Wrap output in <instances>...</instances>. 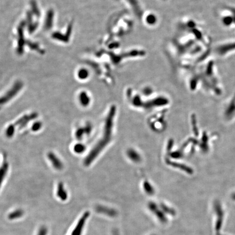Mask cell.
<instances>
[{"label":"cell","mask_w":235,"mask_h":235,"mask_svg":"<svg viewBox=\"0 0 235 235\" xmlns=\"http://www.w3.org/2000/svg\"><path fill=\"white\" fill-rule=\"evenodd\" d=\"M43 124L40 121H36L34 122L30 126V131L34 133L38 132L43 128Z\"/></svg>","instance_id":"cell-4"},{"label":"cell","mask_w":235,"mask_h":235,"mask_svg":"<svg viewBox=\"0 0 235 235\" xmlns=\"http://www.w3.org/2000/svg\"><path fill=\"white\" fill-rule=\"evenodd\" d=\"M15 132V126L13 124H10L6 128L5 135L7 138H11L14 136Z\"/></svg>","instance_id":"cell-5"},{"label":"cell","mask_w":235,"mask_h":235,"mask_svg":"<svg viewBox=\"0 0 235 235\" xmlns=\"http://www.w3.org/2000/svg\"><path fill=\"white\" fill-rule=\"evenodd\" d=\"M217 52L222 56L229 55L235 53V39L230 41L228 43L220 45L217 46Z\"/></svg>","instance_id":"cell-1"},{"label":"cell","mask_w":235,"mask_h":235,"mask_svg":"<svg viewBox=\"0 0 235 235\" xmlns=\"http://www.w3.org/2000/svg\"><path fill=\"white\" fill-rule=\"evenodd\" d=\"M88 76V72L86 71L85 69H81L80 71H79V76L80 78H84Z\"/></svg>","instance_id":"cell-6"},{"label":"cell","mask_w":235,"mask_h":235,"mask_svg":"<svg viewBox=\"0 0 235 235\" xmlns=\"http://www.w3.org/2000/svg\"><path fill=\"white\" fill-rule=\"evenodd\" d=\"M46 229H43L40 230V231L39 232V235H46Z\"/></svg>","instance_id":"cell-8"},{"label":"cell","mask_w":235,"mask_h":235,"mask_svg":"<svg viewBox=\"0 0 235 235\" xmlns=\"http://www.w3.org/2000/svg\"><path fill=\"white\" fill-rule=\"evenodd\" d=\"M47 160L53 168L56 170H61L62 169L63 165L61 162V160L58 156L52 151H49L46 154Z\"/></svg>","instance_id":"cell-2"},{"label":"cell","mask_w":235,"mask_h":235,"mask_svg":"<svg viewBox=\"0 0 235 235\" xmlns=\"http://www.w3.org/2000/svg\"><path fill=\"white\" fill-rule=\"evenodd\" d=\"M21 215V212L20 211H17L16 212H15L13 213V214H11V215L10 216L11 218H15L16 217H18Z\"/></svg>","instance_id":"cell-7"},{"label":"cell","mask_w":235,"mask_h":235,"mask_svg":"<svg viewBox=\"0 0 235 235\" xmlns=\"http://www.w3.org/2000/svg\"><path fill=\"white\" fill-rule=\"evenodd\" d=\"M8 164L5 162L0 168V188L8 172Z\"/></svg>","instance_id":"cell-3"}]
</instances>
